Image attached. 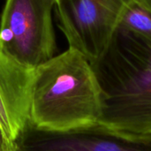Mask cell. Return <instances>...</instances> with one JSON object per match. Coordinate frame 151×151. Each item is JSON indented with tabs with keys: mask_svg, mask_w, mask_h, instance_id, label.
I'll return each mask as SVG.
<instances>
[{
	"mask_svg": "<svg viewBox=\"0 0 151 151\" xmlns=\"http://www.w3.org/2000/svg\"><path fill=\"white\" fill-rule=\"evenodd\" d=\"M90 65L102 98L97 124L129 140H151V40L118 26Z\"/></svg>",
	"mask_w": 151,
	"mask_h": 151,
	"instance_id": "cell-1",
	"label": "cell"
},
{
	"mask_svg": "<svg viewBox=\"0 0 151 151\" xmlns=\"http://www.w3.org/2000/svg\"><path fill=\"white\" fill-rule=\"evenodd\" d=\"M100 88L89 61L68 49L34 70L30 124L41 129L67 131L98 123Z\"/></svg>",
	"mask_w": 151,
	"mask_h": 151,
	"instance_id": "cell-2",
	"label": "cell"
},
{
	"mask_svg": "<svg viewBox=\"0 0 151 151\" xmlns=\"http://www.w3.org/2000/svg\"><path fill=\"white\" fill-rule=\"evenodd\" d=\"M57 0H6L0 19V50L35 69L57 50L52 11Z\"/></svg>",
	"mask_w": 151,
	"mask_h": 151,
	"instance_id": "cell-3",
	"label": "cell"
},
{
	"mask_svg": "<svg viewBox=\"0 0 151 151\" xmlns=\"http://www.w3.org/2000/svg\"><path fill=\"white\" fill-rule=\"evenodd\" d=\"M131 0H57L58 24L69 48L89 63L105 50L120 16Z\"/></svg>",
	"mask_w": 151,
	"mask_h": 151,
	"instance_id": "cell-4",
	"label": "cell"
},
{
	"mask_svg": "<svg viewBox=\"0 0 151 151\" xmlns=\"http://www.w3.org/2000/svg\"><path fill=\"white\" fill-rule=\"evenodd\" d=\"M17 151H151V140H129L97 123L67 131L41 129L29 123L17 141Z\"/></svg>",
	"mask_w": 151,
	"mask_h": 151,
	"instance_id": "cell-5",
	"label": "cell"
},
{
	"mask_svg": "<svg viewBox=\"0 0 151 151\" xmlns=\"http://www.w3.org/2000/svg\"><path fill=\"white\" fill-rule=\"evenodd\" d=\"M34 70L21 65L0 50V127L16 143L30 122Z\"/></svg>",
	"mask_w": 151,
	"mask_h": 151,
	"instance_id": "cell-6",
	"label": "cell"
},
{
	"mask_svg": "<svg viewBox=\"0 0 151 151\" xmlns=\"http://www.w3.org/2000/svg\"><path fill=\"white\" fill-rule=\"evenodd\" d=\"M119 27L151 40V12L140 0H131L120 16Z\"/></svg>",
	"mask_w": 151,
	"mask_h": 151,
	"instance_id": "cell-7",
	"label": "cell"
},
{
	"mask_svg": "<svg viewBox=\"0 0 151 151\" xmlns=\"http://www.w3.org/2000/svg\"><path fill=\"white\" fill-rule=\"evenodd\" d=\"M0 151H17V143L12 141L0 127Z\"/></svg>",
	"mask_w": 151,
	"mask_h": 151,
	"instance_id": "cell-8",
	"label": "cell"
},
{
	"mask_svg": "<svg viewBox=\"0 0 151 151\" xmlns=\"http://www.w3.org/2000/svg\"><path fill=\"white\" fill-rule=\"evenodd\" d=\"M140 1L142 2V4L151 12V0H140Z\"/></svg>",
	"mask_w": 151,
	"mask_h": 151,
	"instance_id": "cell-9",
	"label": "cell"
}]
</instances>
